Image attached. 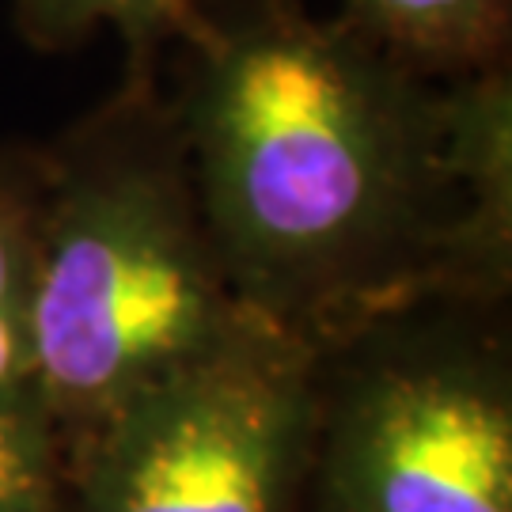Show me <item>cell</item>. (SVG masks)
<instances>
[{
    "instance_id": "5",
    "label": "cell",
    "mask_w": 512,
    "mask_h": 512,
    "mask_svg": "<svg viewBox=\"0 0 512 512\" xmlns=\"http://www.w3.org/2000/svg\"><path fill=\"white\" fill-rule=\"evenodd\" d=\"M338 19L425 80H467L509 65L512 0H342Z\"/></svg>"
},
{
    "instance_id": "2",
    "label": "cell",
    "mask_w": 512,
    "mask_h": 512,
    "mask_svg": "<svg viewBox=\"0 0 512 512\" xmlns=\"http://www.w3.org/2000/svg\"><path fill=\"white\" fill-rule=\"evenodd\" d=\"M46 148L31 368L65 440L236 327L179 118L160 76L118 92Z\"/></svg>"
},
{
    "instance_id": "7",
    "label": "cell",
    "mask_w": 512,
    "mask_h": 512,
    "mask_svg": "<svg viewBox=\"0 0 512 512\" xmlns=\"http://www.w3.org/2000/svg\"><path fill=\"white\" fill-rule=\"evenodd\" d=\"M198 0H12V19L27 46L65 54L95 31H114L126 46V76H160V57L190 31Z\"/></svg>"
},
{
    "instance_id": "4",
    "label": "cell",
    "mask_w": 512,
    "mask_h": 512,
    "mask_svg": "<svg viewBox=\"0 0 512 512\" xmlns=\"http://www.w3.org/2000/svg\"><path fill=\"white\" fill-rule=\"evenodd\" d=\"M315 349L255 315L69 444L65 512H304Z\"/></svg>"
},
{
    "instance_id": "3",
    "label": "cell",
    "mask_w": 512,
    "mask_h": 512,
    "mask_svg": "<svg viewBox=\"0 0 512 512\" xmlns=\"http://www.w3.org/2000/svg\"><path fill=\"white\" fill-rule=\"evenodd\" d=\"M304 512H512L509 300L425 296L315 349Z\"/></svg>"
},
{
    "instance_id": "6",
    "label": "cell",
    "mask_w": 512,
    "mask_h": 512,
    "mask_svg": "<svg viewBox=\"0 0 512 512\" xmlns=\"http://www.w3.org/2000/svg\"><path fill=\"white\" fill-rule=\"evenodd\" d=\"M42 194L46 148L35 141H0V391L35 387L31 308Z\"/></svg>"
},
{
    "instance_id": "8",
    "label": "cell",
    "mask_w": 512,
    "mask_h": 512,
    "mask_svg": "<svg viewBox=\"0 0 512 512\" xmlns=\"http://www.w3.org/2000/svg\"><path fill=\"white\" fill-rule=\"evenodd\" d=\"M69 440L38 387L0 391V512H65Z\"/></svg>"
},
{
    "instance_id": "1",
    "label": "cell",
    "mask_w": 512,
    "mask_h": 512,
    "mask_svg": "<svg viewBox=\"0 0 512 512\" xmlns=\"http://www.w3.org/2000/svg\"><path fill=\"white\" fill-rule=\"evenodd\" d=\"M167 103L239 308L319 349L512 293V73L425 80L304 0H198Z\"/></svg>"
}]
</instances>
